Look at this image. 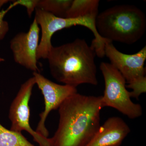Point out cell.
<instances>
[{"instance_id": "obj_1", "label": "cell", "mask_w": 146, "mask_h": 146, "mask_svg": "<svg viewBox=\"0 0 146 146\" xmlns=\"http://www.w3.org/2000/svg\"><path fill=\"white\" fill-rule=\"evenodd\" d=\"M102 96L76 93L58 108V127L51 138L53 146H85L100 126Z\"/></svg>"}, {"instance_id": "obj_2", "label": "cell", "mask_w": 146, "mask_h": 146, "mask_svg": "<svg viewBox=\"0 0 146 146\" xmlns=\"http://www.w3.org/2000/svg\"><path fill=\"white\" fill-rule=\"evenodd\" d=\"M96 55L93 47L84 39L78 38L70 43L53 46L46 59L54 78L76 88L83 84H98Z\"/></svg>"}, {"instance_id": "obj_3", "label": "cell", "mask_w": 146, "mask_h": 146, "mask_svg": "<svg viewBox=\"0 0 146 146\" xmlns=\"http://www.w3.org/2000/svg\"><path fill=\"white\" fill-rule=\"evenodd\" d=\"M97 31L102 38L127 44L136 43L146 30V18L137 7L121 5L112 7L98 14Z\"/></svg>"}, {"instance_id": "obj_4", "label": "cell", "mask_w": 146, "mask_h": 146, "mask_svg": "<svg viewBox=\"0 0 146 146\" xmlns=\"http://www.w3.org/2000/svg\"><path fill=\"white\" fill-rule=\"evenodd\" d=\"M34 19L41 30V36L37 52V58L46 59L53 47L51 43L52 36L55 33L63 29L69 28L74 26L85 27L91 30L95 36L91 46L97 52H103L106 39L102 38L96 27L97 16H89L76 18H63L57 17L39 8L35 10Z\"/></svg>"}, {"instance_id": "obj_5", "label": "cell", "mask_w": 146, "mask_h": 146, "mask_svg": "<svg viewBox=\"0 0 146 146\" xmlns=\"http://www.w3.org/2000/svg\"><path fill=\"white\" fill-rule=\"evenodd\" d=\"M112 42L108 40L106 42L104 55L128 84L127 88L132 89L130 92L131 98L138 100L141 94L146 93V70L144 65L146 46L134 54H126L118 50Z\"/></svg>"}, {"instance_id": "obj_6", "label": "cell", "mask_w": 146, "mask_h": 146, "mask_svg": "<svg viewBox=\"0 0 146 146\" xmlns=\"http://www.w3.org/2000/svg\"><path fill=\"white\" fill-rule=\"evenodd\" d=\"M100 69L104 78V94L102 96L103 107H110L130 119L139 117L143 114L141 105L133 103L126 89L123 77L110 63L102 62Z\"/></svg>"}, {"instance_id": "obj_7", "label": "cell", "mask_w": 146, "mask_h": 146, "mask_svg": "<svg viewBox=\"0 0 146 146\" xmlns=\"http://www.w3.org/2000/svg\"><path fill=\"white\" fill-rule=\"evenodd\" d=\"M35 84V78L33 76L21 85L9 108V118L11 122L10 129L19 133L25 131L32 136L39 146H53L51 138H46L39 134L32 128L30 124L29 102Z\"/></svg>"}, {"instance_id": "obj_8", "label": "cell", "mask_w": 146, "mask_h": 146, "mask_svg": "<svg viewBox=\"0 0 146 146\" xmlns=\"http://www.w3.org/2000/svg\"><path fill=\"white\" fill-rule=\"evenodd\" d=\"M36 84L42 92L44 100L45 108L39 114L40 120L36 131L41 135L48 138L49 132L45 126V122L50 112L58 109L62 103L67 98L77 93L76 87L55 83L46 78L39 72H33Z\"/></svg>"}, {"instance_id": "obj_9", "label": "cell", "mask_w": 146, "mask_h": 146, "mask_svg": "<svg viewBox=\"0 0 146 146\" xmlns=\"http://www.w3.org/2000/svg\"><path fill=\"white\" fill-rule=\"evenodd\" d=\"M40 28L34 19L27 32H20L11 40L10 48L16 63L24 68L39 72L37 52Z\"/></svg>"}, {"instance_id": "obj_10", "label": "cell", "mask_w": 146, "mask_h": 146, "mask_svg": "<svg viewBox=\"0 0 146 146\" xmlns=\"http://www.w3.org/2000/svg\"><path fill=\"white\" fill-rule=\"evenodd\" d=\"M130 132V128L122 119L111 117L100 125L85 146H120Z\"/></svg>"}, {"instance_id": "obj_11", "label": "cell", "mask_w": 146, "mask_h": 146, "mask_svg": "<svg viewBox=\"0 0 146 146\" xmlns=\"http://www.w3.org/2000/svg\"><path fill=\"white\" fill-rule=\"evenodd\" d=\"M99 0H73L67 11L66 18H76L85 16H97Z\"/></svg>"}, {"instance_id": "obj_12", "label": "cell", "mask_w": 146, "mask_h": 146, "mask_svg": "<svg viewBox=\"0 0 146 146\" xmlns=\"http://www.w3.org/2000/svg\"><path fill=\"white\" fill-rule=\"evenodd\" d=\"M73 0H39L37 8L60 18H66Z\"/></svg>"}, {"instance_id": "obj_13", "label": "cell", "mask_w": 146, "mask_h": 146, "mask_svg": "<svg viewBox=\"0 0 146 146\" xmlns=\"http://www.w3.org/2000/svg\"><path fill=\"white\" fill-rule=\"evenodd\" d=\"M0 146H35L22 133L13 131L0 123Z\"/></svg>"}, {"instance_id": "obj_14", "label": "cell", "mask_w": 146, "mask_h": 146, "mask_svg": "<svg viewBox=\"0 0 146 146\" xmlns=\"http://www.w3.org/2000/svg\"><path fill=\"white\" fill-rule=\"evenodd\" d=\"M15 7L13 3L5 9H1L0 8V41L4 39L9 30L8 22L5 21L4 17L9 11Z\"/></svg>"}, {"instance_id": "obj_15", "label": "cell", "mask_w": 146, "mask_h": 146, "mask_svg": "<svg viewBox=\"0 0 146 146\" xmlns=\"http://www.w3.org/2000/svg\"><path fill=\"white\" fill-rule=\"evenodd\" d=\"M39 0H16L13 1V3L15 7L21 5L25 7L27 13L30 18L37 8Z\"/></svg>"}, {"instance_id": "obj_16", "label": "cell", "mask_w": 146, "mask_h": 146, "mask_svg": "<svg viewBox=\"0 0 146 146\" xmlns=\"http://www.w3.org/2000/svg\"><path fill=\"white\" fill-rule=\"evenodd\" d=\"M9 1H10L8 0H0V8H1L3 5L7 3Z\"/></svg>"}, {"instance_id": "obj_17", "label": "cell", "mask_w": 146, "mask_h": 146, "mask_svg": "<svg viewBox=\"0 0 146 146\" xmlns=\"http://www.w3.org/2000/svg\"><path fill=\"white\" fill-rule=\"evenodd\" d=\"M5 61V59L1 57L0 56V63H2V62H4Z\"/></svg>"}]
</instances>
